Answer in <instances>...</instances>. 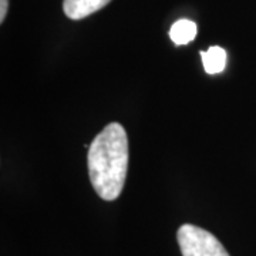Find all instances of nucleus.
<instances>
[{
	"mask_svg": "<svg viewBox=\"0 0 256 256\" xmlns=\"http://www.w3.org/2000/svg\"><path fill=\"white\" fill-rule=\"evenodd\" d=\"M88 175L94 191L104 201L117 200L127 180L128 138L124 127L111 122L88 146Z\"/></svg>",
	"mask_w": 256,
	"mask_h": 256,
	"instance_id": "1",
	"label": "nucleus"
},
{
	"mask_svg": "<svg viewBox=\"0 0 256 256\" xmlns=\"http://www.w3.org/2000/svg\"><path fill=\"white\" fill-rule=\"evenodd\" d=\"M176 239L182 256H229L216 236L191 224L178 229Z\"/></svg>",
	"mask_w": 256,
	"mask_h": 256,
	"instance_id": "2",
	"label": "nucleus"
},
{
	"mask_svg": "<svg viewBox=\"0 0 256 256\" xmlns=\"http://www.w3.org/2000/svg\"><path fill=\"white\" fill-rule=\"evenodd\" d=\"M111 0H63L66 16L72 20H82L107 6Z\"/></svg>",
	"mask_w": 256,
	"mask_h": 256,
	"instance_id": "3",
	"label": "nucleus"
},
{
	"mask_svg": "<svg viewBox=\"0 0 256 256\" xmlns=\"http://www.w3.org/2000/svg\"><path fill=\"white\" fill-rule=\"evenodd\" d=\"M204 70L208 74H220L226 66V52L220 46L210 47L206 52H201Z\"/></svg>",
	"mask_w": 256,
	"mask_h": 256,
	"instance_id": "4",
	"label": "nucleus"
},
{
	"mask_svg": "<svg viewBox=\"0 0 256 256\" xmlns=\"http://www.w3.org/2000/svg\"><path fill=\"white\" fill-rule=\"evenodd\" d=\"M196 30H198V28L192 20L181 18L172 24V28L170 30V37L176 46H184V44L191 43L195 38Z\"/></svg>",
	"mask_w": 256,
	"mask_h": 256,
	"instance_id": "5",
	"label": "nucleus"
},
{
	"mask_svg": "<svg viewBox=\"0 0 256 256\" xmlns=\"http://www.w3.org/2000/svg\"><path fill=\"white\" fill-rule=\"evenodd\" d=\"M8 8H9V0H0V22L3 23L6 14H8Z\"/></svg>",
	"mask_w": 256,
	"mask_h": 256,
	"instance_id": "6",
	"label": "nucleus"
}]
</instances>
